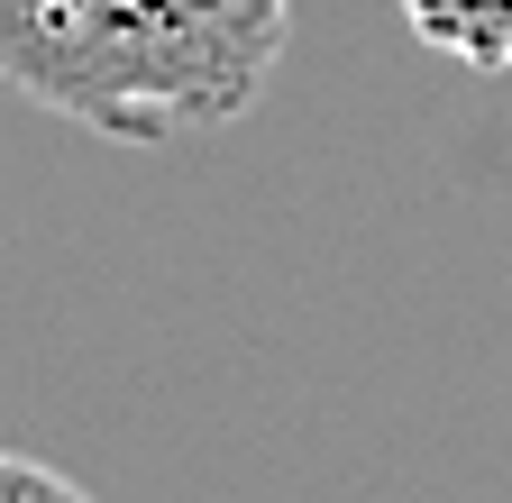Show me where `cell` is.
<instances>
[{
	"label": "cell",
	"instance_id": "1",
	"mask_svg": "<svg viewBox=\"0 0 512 503\" xmlns=\"http://www.w3.org/2000/svg\"><path fill=\"white\" fill-rule=\"evenodd\" d=\"M275 55L284 0H0V83L119 147L247 119Z\"/></svg>",
	"mask_w": 512,
	"mask_h": 503
},
{
	"label": "cell",
	"instance_id": "2",
	"mask_svg": "<svg viewBox=\"0 0 512 503\" xmlns=\"http://www.w3.org/2000/svg\"><path fill=\"white\" fill-rule=\"evenodd\" d=\"M430 55H458L476 74H512V0H403Z\"/></svg>",
	"mask_w": 512,
	"mask_h": 503
},
{
	"label": "cell",
	"instance_id": "3",
	"mask_svg": "<svg viewBox=\"0 0 512 503\" xmlns=\"http://www.w3.org/2000/svg\"><path fill=\"white\" fill-rule=\"evenodd\" d=\"M0 503H92L74 476H55L46 458H19V449H0Z\"/></svg>",
	"mask_w": 512,
	"mask_h": 503
}]
</instances>
